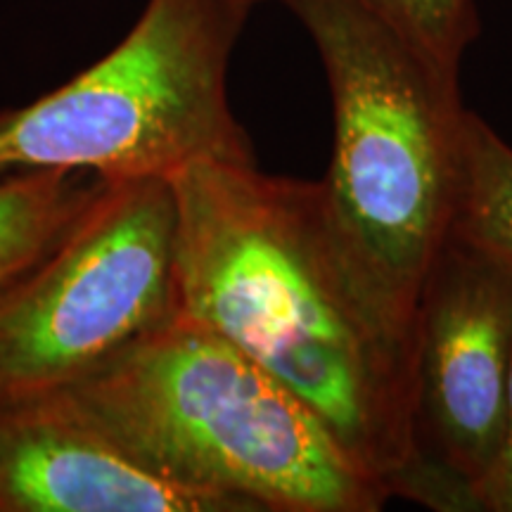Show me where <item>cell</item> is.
<instances>
[{
    "mask_svg": "<svg viewBox=\"0 0 512 512\" xmlns=\"http://www.w3.org/2000/svg\"><path fill=\"white\" fill-rule=\"evenodd\" d=\"M181 316L278 377L363 475L413 496V320L337 233L318 183L254 162L171 176Z\"/></svg>",
    "mask_w": 512,
    "mask_h": 512,
    "instance_id": "1",
    "label": "cell"
},
{
    "mask_svg": "<svg viewBox=\"0 0 512 512\" xmlns=\"http://www.w3.org/2000/svg\"><path fill=\"white\" fill-rule=\"evenodd\" d=\"M64 389L159 475L249 512H375L389 498L292 389L181 313Z\"/></svg>",
    "mask_w": 512,
    "mask_h": 512,
    "instance_id": "2",
    "label": "cell"
},
{
    "mask_svg": "<svg viewBox=\"0 0 512 512\" xmlns=\"http://www.w3.org/2000/svg\"><path fill=\"white\" fill-rule=\"evenodd\" d=\"M330 83L335 150L320 181L337 233L408 320L451 226L458 79L437 72L363 0H287Z\"/></svg>",
    "mask_w": 512,
    "mask_h": 512,
    "instance_id": "3",
    "label": "cell"
},
{
    "mask_svg": "<svg viewBox=\"0 0 512 512\" xmlns=\"http://www.w3.org/2000/svg\"><path fill=\"white\" fill-rule=\"evenodd\" d=\"M247 0H147L117 48L29 105L0 112V181L83 171L171 178L200 162H254L228 102Z\"/></svg>",
    "mask_w": 512,
    "mask_h": 512,
    "instance_id": "4",
    "label": "cell"
},
{
    "mask_svg": "<svg viewBox=\"0 0 512 512\" xmlns=\"http://www.w3.org/2000/svg\"><path fill=\"white\" fill-rule=\"evenodd\" d=\"M181 313L171 178L105 181L0 285V396L72 387Z\"/></svg>",
    "mask_w": 512,
    "mask_h": 512,
    "instance_id": "5",
    "label": "cell"
},
{
    "mask_svg": "<svg viewBox=\"0 0 512 512\" xmlns=\"http://www.w3.org/2000/svg\"><path fill=\"white\" fill-rule=\"evenodd\" d=\"M512 361V271L446 235L413 316L411 501L477 510L503 439Z\"/></svg>",
    "mask_w": 512,
    "mask_h": 512,
    "instance_id": "6",
    "label": "cell"
},
{
    "mask_svg": "<svg viewBox=\"0 0 512 512\" xmlns=\"http://www.w3.org/2000/svg\"><path fill=\"white\" fill-rule=\"evenodd\" d=\"M0 512H249L159 475L69 389L0 396Z\"/></svg>",
    "mask_w": 512,
    "mask_h": 512,
    "instance_id": "7",
    "label": "cell"
},
{
    "mask_svg": "<svg viewBox=\"0 0 512 512\" xmlns=\"http://www.w3.org/2000/svg\"><path fill=\"white\" fill-rule=\"evenodd\" d=\"M448 235L512 271V147L470 110L460 128Z\"/></svg>",
    "mask_w": 512,
    "mask_h": 512,
    "instance_id": "8",
    "label": "cell"
},
{
    "mask_svg": "<svg viewBox=\"0 0 512 512\" xmlns=\"http://www.w3.org/2000/svg\"><path fill=\"white\" fill-rule=\"evenodd\" d=\"M105 183L83 171H38L0 181V285L38 259Z\"/></svg>",
    "mask_w": 512,
    "mask_h": 512,
    "instance_id": "9",
    "label": "cell"
},
{
    "mask_svg": "<svg viewBox=\"0 0 512 512\" xmlns=\"http://www.w3.org/2000/svg\"><path fill=\"white\" fill-rule=\"evenodd\" d=\"M434 69L458 79L465 50L479 34L475 0H363Z\"/></svg>",
    "mask_w": 512,
    "mask_h": 512,
    "instance_id": "10",
    "label": "cell"
},
{
    "mask_svg": "<svg viewBox=\"0 0 512 512\" xmlns=\"http://www.w3.org/2000/svg\"><path fill=\"white\" fill-rule=\"evenodd\" d=\"M477 510L486 512H512V361L505 387V420L503 439L498 456L491 465L489 475L477 491Z\"/></svg>",
    "mask_w": 512,
    "mask_h": 512,
    "instance_id": "11",
    "label": "cell"
},
{
    "mask_svg": "<svg viewBox=\"0 0 512 512\" xmlns=\"http://www.w3.org/2000/svg\"><path fill=\"white\" fill-rule=\"evenodd\" d=\"M249 5H256V3H261V0H247ZM283 3H287V0H283Z\"/></svg>",
    "mask_w": 512,
    "mask_h": 512,
    "instance_id": "12",
    "label": "cell"
}]
</instances>
